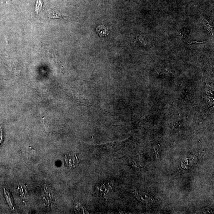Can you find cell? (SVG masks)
Instances as JSON below:
<instances>
[{"instance_id": "cell-1", "label": "cell", "mask_w": 214, "mask_h": 214, "mask_svg": "<svg viewBox=\"0 0 214 214\" xmlns=\"http://www.w3.org/2000/svg\"><path fill=\"white\" fill-rule=\"evenodd\" d=\"M79 163V159L75 153H69L66 155L65 163L68 167L73 169L77 166Z\"/></svg>"}, {"instance_id": "cell-2", "label": "cell", "mask_w": 214, "mask_h": 214, "mask_svg": "<svg viewBox=\"0 0 214 214\" xmlns=\"http://www.w3.org/2000/svg\"><path fill=\"white\" fill-rule=\"evenodd\" d=\"M46 13L47 16L50 19L59 18L61 20H67L66 16H63L62 14L57 10L48 9L47 10Z\"/></svg>"}, {"instance_id": "cell-3", "label": "cell", "mask_w": 214, "mask_h": 214, "mask_svg": "<svg viewBox=\"0 0 214 214\" xmlns=\"http://www.w3.org/2000/svg\"><path fill=\"white\" fill-rule=\"evenodd\" d=\"M96 32L100 37H106L109 35L108 27L103 25H100L96 28Z\"/></svg>"}, {"instance_id": "cell-4", "label": "cell", "mask_w": 214, "mask_h": 214, "mask_svg": "<svg viewBox=\"0 0 214 214\" xmlns=\"http://www.w3.org/2000/svg\"><path fill=\"white\" fill-rule=\"evenodd\" d=\"M4 195L5 196L6 199L11 208L13 207V202L12 200V197H10V195L8 192L4 188Z\"/></svg>"}, {"instance_id": "cell-5", "label": "cell", "mask_w": 214, "mask_h": 214, "mask_svg": "<svg viewBox=\"0 0 214 214\" xmlns=\"http://www.w3.org/2000/svg\"><path fill=\"white\" fill-rule=\"evenodd\" d=\"M43 7V6L42 2L41 0H37L36 3L35 4V12L37 13L38 14L41 9L42 8V7Z\"/></svg>"}, {"instance_id": "cell-6", "label": "cell", "mask_w": 214, "mask_h": 214, "mask_svg": "<svg viewBox=\"0 0 214 214\" xmlns=\"http://www.w3.org/2000/svg\"><path fill=\"white\" fill-rule=\"evenodd\" d=\"M2 138H3V136H2V129H1V126H0V144H1V142H2Z\"/></svg>"}]
</instances>
